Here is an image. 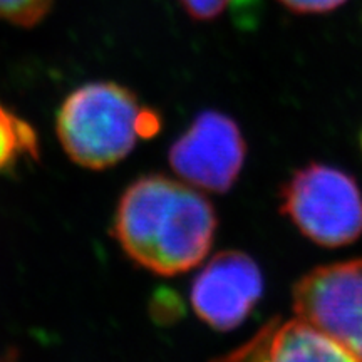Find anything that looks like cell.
I'll use <instances>...</instances> for the list:
<instances>
[{"instance_id": "obj_1", "label": "cell", "mask_w": 362, "mask_h": 362, "mask_svg": "<svg viewBox=\"0 0 362 362\" xmlns=\"http://www.w3.org/2000/svg\"><path fill=\"white\" fill-rule=\"evenodd\" d=\"M216 226L215 208L200 189L165 175H143L121 194L112 235L136 265L173 277L203 262Z\"/></svg>"}, {"instance_id": "obj_2", "label": "cell", "mask_w": 362, "mask_h": 362, "mask_svg": "<svg viewBox=\"0 0 362 362\" xmlns=\"http://www.w3.org/2000/svg\"><path fill=\"white\" fill-rule=\"evenodd\" d=\"M161 129L156 111L141 106L133 90L112 81L86 83L59 106L56 131L71 161L106 170L123 161L138 139Z\"/></svg>"}, {"instance_id": "obj_3", "label": "cell", "mask_w": 362, "mask_h": 362, "mask_svg": "<svg viewBox=\"0 0 362 362\" xmlns=\"http://www.w3.org/2000/svg\"><path fill=\"white\" fill-rule=\"evenodd\" d=\"M280 211L317 245L339 248L362 235V192L346 171L309 163L280 189Z\"/></svg>"}, {"instance_id": "obj_4", "label": "cell", "mask_w": 362, "mask_h": 362, "mask_svg": "<svg viewBox=\"0 0 362 362\" xmlns=\"http://www.w3.org/2000/svg\"><path fill=\"white\" fill-rule=\"evenodd\" d=\"M293 310L362 362V259L317 267L297 280Z\"/></svg>"}, {"instance_id": "obj_5", "label": "cell", "mask_w": 362, "mask_h": 362, "mask_svg": "<svg viewBox=\"0 0 362 362\" xmlns=\"http://www.w3.org/2000/svg\"><path fill=\"white\" fill-rule=\"evenodd\" d=\"M247 158L238 124L218 111H203L171 144V168L185 183L211 193H225L237 183Z\"/></svg>"}, {"instance_id": "obj_6", "label": "cell", "mask_w": 362, "mask_h": 362, "mask_svg": "<svg viewBox=\"0 0 362 362\" xmlns=\"http://www.w3.org/2000/svg\"><path fill=\"white\" fill-rule=\"evenodd\" d=\"M264 293L260 267L237 250L216 253L193 280L189 300L211 329L232 330L245 322Z\"/></svg>"}, {"instance_id": "obj_7", "label": "cell", "mask_w": 362, "mask_h": 362, "mask_svg": "<svg viewBox=\"0 0 362 362\" xmlns=\"http://www.w3.org/2000/svg\"><path fill=\"white\" fill-rule=\"evenodd\" d=\"M218 362H359L302 319L270 324L247 346Z\"/></svg>"}, {"instance_id": "obj_8", "label": "cell", "mask_w": 362, "mask_h": 362, "mask_svg": "<svg viewBox=\"0 0 362 362\" xmlns=\"http://www.w3.org/2000/svg\"><path fill=\"white\" fill-rule=\"evenodd\" d=\"M39 158L40 144L33 124L0 103V175L11 173L22 160Z\"/></svg>"}, {"instance_id": "obj_9", "label": "cell", "mask_w": 362, "mask_h": 362, "mask_svg": "<svg viewBox=\"0 0 362 362\" xmlns=\"http://www.w3.org/2000/svg\"><path fill=\"white\" fill-rule=\"evenodd\" d=\"M56 0H0V21L34 27L45 19Z\"/></svg>"}, {"instance_id": "obj_10", "label": "cell", "mask_w": 362, "mask_h": 362, "mask_svg": "<svg viewBox=\"0 0 362 362\" xmlns=\"http://www.w3.org/2000/svg\"><path fill=\"white\" fill-rule=\"evenodd\" d=\"M233 0H178L183 11L194 21H214L223 16Z\"/></svg>"}, {"instance_id": "obj_11", "label": "cell", "mask_w": 362, "mask_h": 362, "mask_svg": "<svg viewBox=\"0 0 362 362\" xmlns=\"http://www.w3.org/2000/svg\"><path fill=\"white\" fill-rule=\"evenodd\" d=\"M279 4L293 13L302 16H315V13H327L339 8L347 0H277Z\"/></svg>"}, {"instance_id": "obj_12", "label": "cell", "mask_w": 362, "mask_h": 362, "mask_svg": "<svg viewBox=\"0 0 362 362\" xmlns=\"http://www.w3.org/2000/svg\"><path fill=\"white\" fill-rule=\"evenodd\" d=\"M361 149H362V131H361Z\"/></svg>"}]
</instances>
